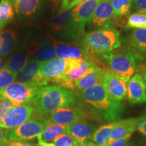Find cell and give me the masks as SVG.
Returning a JSON list of instances; mask_svg holds the SVG:
<instances>
[{
  "label": "cell",
  "instance_id": "34",
  "mask_svg": "<svg viewBox=\"0 0 146 146\" xmlns=\"http://www.w3.org/2000/svg\"><path fill=\"white\" fill-rule=\"evenodd\" d=\"M133 8L138 13L146 15V0H133Z\"/></svg>",
  "mask_w": 146,
  "mask_h": 146
},
{
  "label": "cell",
  "instance_id": "6",
  "mask_svg": "<svg viewBox=\"0 0 146 146\" xmlns=\"http://www.w3.org/2000/svg\"><path fill=\"white\" fill-rule=\"evenodd\" d=\"M40 87H33L21 82L10 84L5 89L0 90V98L7 99L14 106L31 105L36 91Z\"/></svg>",
  "mask_w": 146,
  "mask_h": 146
},
{
  "label": "cell",
  "instance_id": "23",
  "mask_svg": "<svg viewBox=\"0 0 146 146\" xmlns=\"http://www.w3.org/2000/svg\"><path fill=\"white\" fill-rule=\"evenodd\" d=\"M116 122L102 125L96 129L91 138V141L99 146H104L110 138V135Z\"/></svg>",
  "mask_w": 146,
  "mask_h": 146
},
{
  "label": "cell",
  "instance_id": "38",
  "mask_svg": "<svg viewBox=\"0 0 146 146\" xmlns=\"http://www.w3.org/2000/svg\"><path fill=\"white\" fill-rule=\"evenodd\" d=\"M11 146H36V145L26 142H19V141H10Z\"/></svg>",
  "mask_w": 146,
  "mask_h": 146
},
{
  "label": "cell",
  "instance_id": "25",
  "mask_svg": "<svg viewBox=\"0 0 146 146\" xmlns=\"http://www.w3.org/2000/svg\"><path fill=\"white\" fill-rule=\"evenodd\" d=\"M13 6L9 0L0 1V32L14 18Z\"/></svg>",
  "mask_w": 146,
  "mask_h": 146
},
{
  "label": "cell",
  "instance_id": "32",
  "mask_svg": "<svg viewBox=\"0 0 146 146\" xmlns=\"http://www.w3.org/2000/svg\"><path fill=\"white\" fill-rule=\"evenodd\" d=\"M84 0H62L59 9V12L65 10H72L73 8L83 2Z\"/></svg>",
  "mask_w": 146,
  "mask_h": 146
},
{
  "label": "cell",
  "instance_id": "40",
  "mask_svg": "<svg viewBox=\"0 0 146 146\" xmlns=\"http://www.w3.org/2000/svg\"><path fill=\"white\" fill-rule=\"evenodd\" d=\"M38 141H39V145L40 146H54L53 143H46V142L41 141V139H38Z\"/></svg>",
  "mask_w": 146,
  "mask_h": 146
},
{
  "label": "cell",
  "instance_id": "26",
  "mask_svg": "<svg viewBox=\"0 0 146 146\" xmlns=\"http://www.w3.org/2000/svg\"><path fill=\"white\" fill-rule=\"evenodd\" d=\"M28 56L23 54H17L4 65L3 68H6L18 75L27 64Z\"/></svg>",
  "mask_w": 146,
  "mask_h": 146
},
{
  "label": "cell",
  "instance_id": "41",
  "mask_svg": "<svg viewBox=\"0 0 146 146\" xmlns=\"http://www.w3.org/2000/svg\"><path fill=\"white\" fill-rule=\"evenodd\" d=\"M80 146H99L98 145H96V143H93V142H87V143H84V144H82Z\"/></svg>",
  "mask_w": 146,
  "mask_h": 146
},
{
  "label": "cell",
  "instance_id": "28",
  "mask_svg": "<svg viewBox=\"0 0 146 146\" xmlns=\"http://www.w3.org/2000/svg\"><path fill=\"white\" fill-rule=\"evenodd\" d=\"M114 14L118 18H123L130 14L133 0H110Z\"/></svg>",
  "mask_w": 146,
  "mask_h": 146
},
{
  "label": "cell",
  "instance_id": "9",
  "mask_svg": "<svg viewBox=\"0 0 146 146\" xmlns=\"http://www.w3.org/2000/svg\"><path fill=\"white\" fill-rule=\"evenodd\" d=\"M35 112L34 108L29 105L14 106L3 117L0 123V128L8 130L15 129L31 119Z\"/></svg>",
  "mask_w": 146,
  "mask_h": 146
},
{
  "label": "cell",
  "instance_id": "21",
  "mask_svg": "<svg viewBox=\"0 0 146 146\" xmlns=\"http://www.w3.org/2000/svg\"><path fill=\"white\" fill-rule=\"evenodd\" d=\"M68 126L58 125L55 123H48L45 128L41 135L39 137L38 139L46 142L53 141L57 137L62 134H68Z\"/></svg>",
  "mask_w": 146,
  "mask_h": 146
},
{
  "label": "cell",
  "instance_id": "37",
  "mask_svg": "<svg viewBox=\"0 0 146 146\" xmlns=\"http://www.w3.org/2000/svg\"><path fill=\"white\" fill-rule=\"evenodd\" d=\"M8 132V129L0 128V146H5L9 142Z\"/></svg>",
  "mask_w": 146,
  "mask_h": 146
},
{
  "label": "cell",
  "instance_id": "13",
  "mask_svg": "<svg viewBox=\"0 0 146 146\" xmlns=\"http://www.w3.org/2000/svg\"><path fill=\"white\" fill-rule=\"evenodd\" d=\"M41 62L35 59H31L27 62L20 74L21 83L36 87L47 86L49 83L41 74Z\"/></svg>",
  "mask_w": 146,
  "mask_h": 146
},
{
  "label": "cell",
  "instance_id": "4",
  "mask_svg": "<svg viewBox=\"0 0 146 146\" xmlns=\"http://www.w3.org/2000/svg\"><path fill=\"white\" fill-rule=\"evenodd\" d=\"M104 65H106L110 70L130 78L137 71V63L140 58L129 47L116 49L112 52L100 56Z\"/></svg>",
  "mask_w": 146,
  "mask_h": 146
},
{
  "label": "cell",
  "instance_id": "46",
  "mask_svg": "<svg viewBox=\"0 0 146 146\" xmlns=\"http://www.w3.org/2000/svg\"><path fill=\"white\" fill-rule=\"evenodd\" d=\"M5 146H11V145H10V141H9V142H8V143H7V144H6V145H5Z\"/></svg>",
  "mask_w": 146,
  "mask_h": 146
},
{
  "label": "cell",
  "instance_id": "30",
  "mask_svg": "<svg viewBox=\"0 0 146 146\" xmlns=\"http://www.w3.org/2000/svg\"><path fill=\"white\" fill-rule=\"evenodd\" d=\"M17 75L6 68L0 71V90L5 89L10 84L13 83Z\"/></svg>",
  "mask_w": 146,
  "mask_h": 146
},
{
  "label": "cell",
  "instance_id": "36",
  "mask_svg": "<svg viewBox=\"0 0 146 146\" xmlns=\"http://www.w3.org/2000/svg\"><path fill=\"white\" fill-rule=\"evenodd\" d=\"M130 138L131 137H127L118 139L114 141H108L104 146H126L129 143Z\"/></svg>",
  "mask_w": 146,
  "mask_h": 146
},
{
  "label": "cell",
  "instance_id": "5",
  "mask_svg": "<svg viewBox=\"0 0 146 146\" xmlns=\"http://www.w3.org/2000/svg\"><path fill=\"white\" fill-rule=\"evenodd\" d=\"M83 59H54L42 62L41 73L50 83L58 84L62 78L73 68L81 64Z\"/></svg>",
  "mask_w": 146,
  "mask_h": 146
},
{
  "label": "cell",
  "instance_id": "43",
  "mask_svg": "<svg viewBox=\"0 0 146 146\" xmlns=\"http://www.w3.org/2000/svg\"><path fill=\"white\" fill-rule=\"evenodd\" d=\"M9 1H10V3H11V4L12 5V6H13V8H14V5H15V3H16V1H18V0H9Z\"/></svg>",
  "mask_w": 146,
  "mask_h": 146
},
{
  "label": "cell",
  "instance_id": "14",
  "mask_svg": "<svg viewBox=\"0 0 146 146\" xmlns=\"http://www.w3.org/2000/svg\"><path fill=\"white\" fill-rule=\"evenodd\" d=\"M100 1L101 0H84L83 2L72 9L73 20L78 30L85 33V25L91 22Z\"/></svg>",
  "mask_w": 146,
  "mask_h": 146
},
{
  "label": "cell",
  "instance_id": "17",
  "mask_svg": "<svg viewBox=\"0 0 146 146\" xmlns=\"http://www.w3.org/2000/svg\"><path fill=\"white\" fill-rule=\"evenodd\" d=\"M97 127L95 124L83 120L68 125V134L75 139L80 145H82L91 139Z\"/></svg>",
  "mask_w": 146,
  "mask_h": 146
},
{
  "label": "cell",
  "instance_id": "22",
  "mask_svg": "<svg viewBox=\"0 0 146 146\" xmlns=\"http://www.w3.org/2000/svg\"><path fill=\"white\" fill-rule=\"evenodd\" d=\"M16 43V36L10 29L0 32V56H5L13 50Z\"/></svg>",
  "mask_w": 146,
  "mask_h": 146
},
{
  "label": "cell",
  "instance_id": "15",
  "mask_svg": "<svg viewBox=\"0 0 146 146\" xmlns=\"http://www.w3.org/2000/svg\"><path fill=\"white\" fill-rule=\"evenodd\" d=\"M127 97L131 104H140L146 102V83L140 74H134L128 84Z\"/></svg>",
  "mask_w": 146,
  "mask_h": 146
},
{
  "label": "cell",
  "instance_id": "16",
  "mask_svg": "<svg viewBox=\"0 0 146 146\" xmlns=\"http://www.w3.org/2000/svg\"><path fill=\"white\" fill-rule=\"evenodd\" d=\"M105 69L92 65L84 75L74 84V89L78 92L84 91L103 82Z\"/></svg>",
  "mask_w": 146,
  "mask_h": 146
},
{
  "label": "cell",
  "instance_id": "20",
  "mask_svg": "<svg viewBox=\"0 0 146 146\" xmlns=\"http://www.w3.org/2000/svg\"><path fill=\"white\" fill-rule=\"evenodd\" d=\"M129 45L140 60L146 56V28L134 30L130 36Z\"/></svg>",
  "mask_w": 146,
  "mask_h": 146
},
{
  "label": "cell",
  "instance_id": "29",
  "mask_svg": "<svg viewBox=\"0 0 146 146\" xmlns=\"http://www.w3.org/2000/svg\"><path fill=\"white\" fill-rule=\"evenodd\" d=\"M124 28L127 30L146 28V15L138 12L131 14L128 17L127 23Z\"/></svg>",
  "mask_w": 146,
  "mask_h": 146
},
{
  "label": "cell",
  "instance_id": "45",
  "mask_svg": "<svg viewBox=\"0 0 146 146\" xmlns=\"http://www.w3.org/2000/svg\"><path fill=\"white\" fill-rule=\"evenodd\" d=\"M126 146H135L133 143H128Z\"/></svg>",
  "mask_w": 146,
  "mask_h": 146
},
{
  "label": "cell",
  "instance_id": "47",
  "mask_svg": "<svg viewBox=\"0 0 146 146\" xmlns=\"http://www.w3.org/2000/svg\"><path fill=\"white\" fill-rule=\"evenodd\" d=\"M2 100V98H0V100Z\"/></svg>",
  "mask_w": 146,
  "mask_h": 146
},
{
  "label": "cell",
  "instance_id": "27",
  "mask_svg": "<svg viewBox=\"0 0 146 146\" xmlns=\"http://www.w3.org/2000/svg\"><path fill=\"white\" fill-rule=\"evenodd\" d=\"M33 54L35 57V60L41 62L53 60L56 57L54 46L51 44H45L39 47L33 51Z\"/></svg>",
  "mask_w": 146,
  "mask_h": 146
},
{
  "label": "cell",
  "instance_id": "33",
  "mask_svg": "<svg viewBox=\"0 0 146 146\" xmlns=\"http://www.w3.org/2000/svg\"><path fill=\"white\" fill-rule=\"evenodd\" d=\"M12 106H14L13 104L10 100L7 99H2L0 100V123L2 121L3 117L8 111Z\"/></svg>",
  "mask_w": 146,
  "mask_h": 146
},
{
  "label": "cell",
  "instance_id": "10",
  "mask_svg": "<svg viewBox=\"0 0 146 146\" xmlns=\"http://www.w3.org/2000/svg\"><path fill=\"white\" fill-rule=\"evenodd\" d=\"M121 18L114 14L110 0H101L98 3L93 16L91 23L95 27L104 28H114L119 24Z\"/></svg>",
  "mask_w": 146,
  "mask_h": 146
},
{
  "label": "cell",
  "instance_id": "18",
  "mask_svg": "<svg viewBox=\"0 0 146 146\" xmlns=\"http://www.w3.org/2000/svg\"><path fill=\"white\" fill-rule=\"evenodd\" d=\"M138 118H131L120 120L116 122L110 135V141L127 137H131L137 129Z\"/></svg>",
  "mask_w": 146,
  "mask_h": 146
},
{
  "label": "cell",
  "instance_id": "35",
  "mask_svg": "<svg viewBox=\"0 0 146 146\" xmlns=\"http://www.w3.org/2000/svg\"><path fill=\"white\" fill-rule=\"evenodd\" d=\"M137 129L143 135L146 137V114L138 118Z\"/></svg>",
  "mask_w": 146,
  "mask_h": 146
},
{
  "label": "cell",
  "instance_id": "2",
  "mask_svg": "<svg viewBox=\"0 0 146 146\" xmlns=\"http://www.w3.org/2000/svg\"><path fill=\"white\" fill-rule=\"evenodd\" d=\"M75 103L76 98L72 90L60 85H53L38 89L31 105L40 116H45L58 108L72 106Z\"/></svg>",
  "mask_w": 146,
  "mask_h": 146
},
{
  "label": "cell",
  "instance_id": "7",
  "mask_svg": "<svg viewBox=\"0 0 146 146\" xmlns=\"http://www.w3.org/2000/svg\"><path fill=\"white\" fill-rule=\"evenodd\" d=\"M129 78L112 71L106 70L103 78V83L106 91L111 100L121 102L127 95Z\"/></svg>",
  "mask_w": 146,
  "mask_h": 146
},
{
  "label": "cell",
  "instance_id": "8",
  "mask_svg": "<svg viewBox=\"0 0 146 146\" xmlns=\"http://www.w3.org/2000/svg\"><path fill=\"white\" fill-rule=\"evenodd\" d=\"M46 125L39 120L31 118L19 127L8 130V139L10 141L25 142L41 135Z\"/></svg>",
  "mask_w": 146,
  "mask_h": 146
},
{
  "label": "cell",
  "instance_id": "3",
  "mask_svg": "<svg viewBox=\"0 0 146 146\" xmlns=\"http://www.w3.org/2000/svg\"><path fill=\"white\" fill-rule=\"evenodd\" d=\"M122 43L120 33L116 29L104 28L87 33L82 39L81 45L89 52L100 57L120 48Z\"/></svg>",
  "mask_w": 146,
  "mask_h": 146
},
{
  "label": "cell",
  "instance_id": "31",
  "mask_svg": "<svg viewBox=\"0 0 146 146\" xmlns=\"http://www.w3.org/2000/svg\"><path fill=\"white\" fill-rule=\"evenodd\" d=\"M54 146H80L76 139L69 134H62L53 141Z\"/></svg>",
  "mask_w": 146,
  "mask_h": 146
},
{
  "label": "cell",
  "instance_id": "19",
  "mask_svg": "<svg viewBox=\"0 0 146 146\" xmlns=\"http://www.w3.org/2000/svg\"><path fill=\"white\" fill-rule=\"evenodd\" d=\"M92 65L94 64H91L90 62L86 60H83L79 66L72 69L66 74H65L60 79L58 85L66 89L74 90V84L76 82L86 73L89 67H91Z\"/></svg>",
  "mask_w": 146,
  "mask_h": 146
},
{
  "label": "cell",
  "instance_id": "12",
  "mask_svg": "<svg viewBox=\"0 0 146 146\" xmlns=\"http://www.w3.org/2000/svg\"><path fill=\"white\" fill-rule=\"evenodd\" d=\"M87 117H89L88 114L85 110L72 106L66 108H60L55 110L50 114L47 122L48 123L68 126L83 120Z\"/></svg>",
  "mask_w": 146,
  "mask_h": 146
},
{
  "label": "cell",
  "instance_id": "1",
  "mask_svg": "<svg viewBox=\"0 0 146 146\" xmlns=\"http://www.w3.org/2000/svg\"><path fill=\"white\" fill-rule=\"evenodd\" d=\"M78 96L87 106L88 116L100 123H114L123 116L125 106L110 98L103 82L80 91Z\"/></svg>",
  "mask_w": 146,
  "mask_h": 146
},
{
  "label": "cell",
  "instance_id": "44",
  "mask_svg": "<svg viewBox=\"0 0 146 146\" xmlns=\"http://www.w3.org/2000/svg\"><path fill=\"white\" fill-rule=\"evenodd\" d=\"M2 67H3V62L2 60H1V58H0V71L2 70Z\"/></svg>",
  "mask_w": 146,
  "mask_h": 146
},
{
  "label": "cell",
  "instance_id": "11",
  "mask_svg": "<svg viewBox=\"0 0 146 146\" xmlns=\"http://www.w3.org/2000/svg\"><path fill=\"white\" fill-rule=\"evenodd\" d=\"M52 27L54 31L64 33V35L70 38L84 37L85 33L79 31L73 20L72 10H65L59 12L53 19Z\"/></svg>",
  "mask_w": 146,
  "mask_h": 146
},
{
  "label": "cell",
  "instance_id": "24",
  "mask_svg": "<svg viewBox=\"0 0 146 146\" xmlns=\"http://www.w3.org/2000/svg\"><path fill=\"white\" fill-rule=\"evenodd\" d=\"M41 0H18L14 8L18 14L30 16L33 14L39 8Z\"/></svg>",
  "mask_w": 146,
  "mask_h": 146
},
{
  "label": "cell",
  "instance_id": "39",
  "mask_svg": "<svg viewBox=\"0 0 146 146\" xmlns=\"http://www.w3.org/2000/svg\"><path fill=\"white\" fill-rule=\"evenodd\" d=\"M50 1L51 5H52V9L55 10L58 6H59L60 3H62V0H50Z\"/></svg>",
  "mask_w": 146,
  "mask_h": 146
},
{
  "label": "cell",
  "instance_id": "42",
  "mask_svg": "<svg viewBox=\"0 0 146 146\" xmlns=\"http://www.w3.org/2000/svg\"><path fill=\"white\" fill-rule=\"evenodd\" d=\"M142 76H143L144 81H145V82L146 83V66L144 68L143 70H142Z\"/></svg>",
  "mask_w": 146,
  "mask_h": 146
}]
</instances>
